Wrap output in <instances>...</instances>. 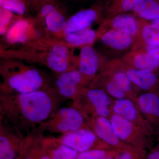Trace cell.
<instances>
[{
    "mask_svg": "<svg viewBox=\"0 0 159 159\" xmlns=\"http://www.w3.org/2000/svg\"><path fill=\"white\" fill-rule=\"evenodd\" d=\"M33 0H0V7L25 17L33 9Z\"/></svg>",
    "mask_w": 159,
    "mask_h": 159,
    "instance_id": "4316f807",
    "label": "cell"
},
{
    "mask_svg": "<svg viewBox=\"0 0 159 159\" xmlns=\"http://www.w3.org/2000/svg\"><path fill=\"white\" fill-rule=\"evenodd\" d=\"M148 159H159V151H154L148 154Z\"/></svg>",
    "mask_w": 159,
    "mask_h": 159,
    "instance_id": "1f68e13d",
    "label": "cell"
},
{
    "mask_svg": "<svg viewBox=\"0 0 159 159\" xmlns=\"http://www.w3.org/2000/svg\"><path fill=\"white\" fill-rule=\"evenodd\" d=\"M110 120L115 134L121 141L131 142L142 135L141 129L123 117L114 114Z\"/></svg>",
    "mask_w": 159,
    "mask_h": 159,
    "instance_id": "ffe728a7",
    "label": "cell"
},
{
    "mask_svg": "<svg viewBox=\"0 0 159 159\" xmlns=\"http://www.w3.org/2000/svg\"><path fill=\"white\" fill-rule=\"evenodd\" d=\"M90 84L77 69L55 74L53 79V87L60 96L63 99L72 100Z\"/></svg>",
    "mask_w": 159,
    "mask_h": 159,
    "instance_id": "ba28073f",
    "label": "cell"
},
{
    "mask_svg": "<svg viewBox=\"0 0 159 159\" xmlns=\"http://www.w3.org/2000/svg\"><path fill=\"white\" fill-rule=\"evenodd\" d=\"M151 23L159 28V17L156 19L152 20L151 22Z\"/></svg>",
    "mask_w": 159,
    "mask_h": 159,
    "instance_id": "836d02e7",
    "label": "cell"
},
{
    "mask_svg": "<svg viewBox=\"0 0 159 159\" xmlns=\"http://www.w3.org/2000/svg\"><path fill=\"white\" fill-rule=\"evenodd\" d=\"M44 134L36 128L25 136L20 152L22 159H39L44 146Z\"/></svg>",
    "mask_w": 159,
    "mask_h": 159,
    "instance_id": "d6986e66",
    "label": "cell"
},
{
    "mask_svg": "<svg viewBox=\"0 0 159 159\" xmlns=\"http://www.w3.org/2000/svg\"><path fill=\"white\" fill-rule=\"evenodd\" d=\"M55 1V0H33V10L37 11L45 4Z\"/></svg>",
    "mask_w": 159,
    "mask_h": 159,
    "instance_id": "4dcf8cb0",
    "label": "cell"
},
{
    "mask_svg": "<svg viewBox=\"0 0 159 159\" xmlns=\"http://www.w3.org/2000/svg\"><path fill=\"white\" fill-rule=\"evenodd\" d=\"M87 124L97 137L112 146H119L121 140L117 137L112 127L110 120L107 117L93 116L86 119Z\"/></svg>",
    "mask_w": 159,
    "mask_h": 159,
    "instance_id": "e0dca14e",
    "label": "cell"
},
{
    "mask_svg": "<svg viewBox=\"0 0 159 159\" xmlns=\"http://www.w3.org/2000/svg\"><path fill=\"white\" fill-rule=\"evenodd\" d=\"M46 36L35 18L20 17L13 24L2 37L3 47L18 45ZM4 46V45H3Z\"/></svg>",
    "mask_w": 159,
    "mask_h": 159,
    "instance_id": "52a82bcc",
    "label": "cell"
},
{
    "mask_svg": "<svg viewBox=\"0 0 159 159\" xmlns=\"http://www.w3.org/2000/svg\"><path fill=\"white\" fill-rule=\"evenodd\" d=\"M121 60L125 65L138 70L154 72L159 67V59L142 49H132Z\"/></svg>",
    "mask_w": 159,
    "mask_h": 159,
    "instance_id": "2e32d148",
    "label": "cell"
},
{
    "mask_svg": "<svg viewBox=\"0 0 159 159\" xmlns=\"http://www.w3.org/2000/svg\"><path fill=\"white\" fill-rule=\"evenodd\" d=\"M106 159H112V158H108V157H107V158H106Z\"/></svg>",
    "mask_w": 159,
    "mask_h": 159,
    "instance_id": "d590c367",
    "label": "cell"
},
{
    "mask_svg": "<svg viewBox=\"0 0 159 159\" xmlns=\"http://www.w3.org/2000/svg\"><path fill=\"white\" fill-rule=\"evenodd\" d=\"M34 18L46 36L57 39L63 35L69 18L65 9L57 0L42 6Z\"/></svg>",
    "mask_w": 159,
    "mask_h": 159,
    "instance_id": "8992f818",
    "label": "cell"
},
{
    "mask_svg": "<svg viewBox=\"0 0 159 159\" xmlns=\"http://www.w3.org/2000/svg\"><path fill=\"white\" fill-rule=\"evenodd\" d=\"M15 159H22V158L20 156V157H18L17 158H16Z\"/></svg>",
    "mask_w": 159,
    "mask_h": 159,
    "instance_id": "e575fe53",
    "label": "cell"
},
{
    "mask_svg": "<svg viewBox=\"0 0 159 159\" xmlns=\"http://www.w3.org/2000/svg\"><path fill=\"white\" fill-rule=\"evenodd\" d=\"M97 37V31L89 28L70 33L65 34L59 39L71 48H81L86 46H92Z\"/></svg>",
    "mask_w": 159,
    "mask_h": 159,
    "instance_id": "603a6c76",
    "label": "cell"
},
{
    "mask_svg": "<svg viewBox=\"0 0 159 159\" xmlns=\"http://www.w3.org/2000/svg\"><path fill=\"white\" fill-rule=\"evenodd\" d=\"M124 30L135 38L139 30L138 18L134 15L121 14L104 19L97 30V37L111 29Z\"/></svg>",
    "mask_w": 159,
    "mask_h": 159,
    "instance_id": "5bb4252c",
    "label": "cell"
},
{
    "mask_svg": "<svg viewBox=\"0 0 159 159\" xmlns=\"http://www.w3.org/2000/svg\"><path fill=\"white\" fill-rule=\"evenodd\" d=\"M25 136L0 120V159H15L20 156Z\"/></svg>",
    "mask_w": 159,
    "mask_h": 159,
    "instance_id": "30bf717a",
    "label": "cell"
},
{
    "mask_svg": "<svg viewBox=\"0 0 159 159\" xmlns=\"http://www.w3.org/2000/svg\"><path fill=\"white\" fill-rule=\"evenodd\" d=\"M134 15L146 20L159 17V0H142L132 10Z\"/></svg>",
    "mask_w": 159,
    "mask_h": 159,
    "instance_id": "484cf974",
    "label": "cell"
},
{
    "mask_svg": "<svg viewBox=\"0 0 159 159\" xmlns=\"http://www.w3.org/2000/svg\"><path fill=\"white\" fill-rule=\"evenodd\" d=\"M61 40L48 36L10 48L0 47V57L43 66L55 74L77 69L78 55Z\"/></svg>",
    "mask_w": 159,
    "mask_h": 159,
    "instance_id": "7a4b0ae2",
    "label": "cell"
},
{
    "mask_svg": "<svg viewBox=\"0 0 159 159\" xmlns=\"http://www.w3.org/2000/svg\"><path fill=\"white\" fill-rule=\"evenodd\" d=\"M141 1L142 0H106L103 9L104 19L132 11Z\"/></svg>",
    "mask_w": 159,
    "mask_h": 159,
    "instance_id": "d4e9b609",
    "label": "cell"
},
{
    "mask_svg": "<svg viewBox=\"0 0 159 159\" xmlns=\"http://www.w3.org/2000/svg\"><path fill=\"white\" fill-rule=\"evenodd\" d=\"M0 76V93H25L53 86V79L45 72L16 58H1Z\"/></svg>",
    "mask_w": 159,
    "mask_h": 159,
    "instance_id": "3957f363",
    "label": "cell"
},
{
    "mask_svg": "<svg viewBox=\"0 0 159 159\" xmlns=\"http://www.w3.org/2000/svg\"><path fill=\"white\" fill-rule=\"evenodd\" d=\"M73 101L72 106L81 111L86 119L93 116L107 118L110 114L111 100L107 93L102 89L84 88Z\"/></svg>",
    "mask_w": 159,
    "mask_h": 159,
    "instance_id": "5b68a950",
    "label": "cell"
},
{
    "mask_svg": "<svg viewBox=\"0 0 159 159\" xmlns=\"http://www.w3.org/2000/svg\"><path fill=\"white\" fill-rule=\"evenodd\" d=\"M119 159H133V157L130 153L124 152L119 156Z\"/></svg>",
    "mask_w": 159,
    "mask_h": 159,
    "instance_id": "d6a6232c",
    "label": "cell"
},
{
    "mask_svg": "<svg viewBox=\"0 0 159 159\" xmlns=\"http://www.w3.org/2000/svg\"><path fill=\"white\" fill-rule=\"evenodd\" d=\"M88 126L82 112L72 106L57 108L37 128L44 133L48 132L61 135Z\"/></svg>",
    "mask_w": 159,
    "mask_h": 159,
    "instance_id": "277c9868",
    "label": "cell"
},
{
    "mask_svg": "<svg viewBox=\"0 0 159 159\" xmlns=\"http://www.w3.org/2000/svg\"><path fill=\"white\" fill-rule=\"evenodd\" d=\"M57 141L79 153L94 149H101V142L89 126L55 137Z\"/></svg>",
    "mask_w": 159,
    "mask_h": 159,
    "instance_id": "9c48e42d",
    "label": "cell"
},
{
    "mask_svg": "<svg viewBox=\"0 0 159 159\" xmlns=\"http://www.w3.org/2000/svg\"><path fill=\"white\" fill-rule=\"evenodd\" d=\"M133 49H142L154 57L159 59V46H144Z\"/></svg>",
    "mask_w": 159,
    "mask_h": 159,
    "instance_id": "f546056e",
    "label": "cell"
},
{
    "mask_svg": "<svg viewBox=\"0 0 159 159\" xmlns=\"http://www.w3.org/2000/svg\"><path fill=\"white\" fill-rule=\"evenodd\" d=\"M107 153L102 149H94L79 153L77 159H106Z\"/></svg>",
    "mask_w": 159,
    "mask_h": 159,
    "instance_id": "f1b7e54d",
    "label": "cell"
},
{
    "mask_svg": "<svg viewBox=\"0 0 159 159\" xmlns=\"http://www.w3.org/2000/svg\"><path fill=\"white\" fill-rule=\"evenodd\" d=\"M114 114L123 117L141 129L146 134L152 132V129L147 122L144 121L139 107L135 103L128 98L116 99L112 105Z\"/></svg>",
    "mask_w": 159,
    "mask_h": 159,
    "instance_id": "4fadbf2b",
    "label": "cell"
},
{
    "mask_svg": "<svg viewBox=\"0 0 159 159\" xmlns=\"http://www.w3.org/2000/svg\"><path fill=\"white\" fill-rule=\"evenodd\" d=\"M129 80L140 89L151 91L159 87V79L154 72L138 70L125 65L121 60H115Z\"/></svg>",
    "mask_w": 159,
    "mask_h": 159,
    "instance_id": "9a60e30c",
    "label": "cell"
},
{
    "mask_svg": "<svg viewBox=\"0 0 159 159\" xmlns=\"http://www.w3.org/2000/svg\"><path fill=\"white\" fill-rule=\"evenodd\" d=\"M102 43L117 51H124L133 46L135 38L124 30L111 29L98 36Z\"/></svg>",
    "mask_w": 159,
    "mask_h": 159,
    "instance_id": "ac0fdd59",
    "label": "cell"
},
{
    "mask_svg": "<svg viewBox=\"0 0 159 159\" xmlns=\"http://www.w3.org/2000/svg\"><path fill=\"white\" fill-rule=\"evenodd\" d=\"M63 99L53 86L25 93H0V120L26 135L59 108Z\"/></svg>",
    "mask_w": 159,
    "mask_h": 159,
    "instance_id": "6da1fadb",
    "label": "cell"
},
{
    "mask_svg": "<svg viewBox=\"0 0 159 159\" xmlns=\"http://www.w3.org/2000/svg\"><path fill=\"white\" fill-rule=\"evenodd\" d=\"M103 63V60L93 46L80 48L77 70L91 83L101 70Z\"/></svg>",
    "mask_w": 159,
    "mask_h": 159,
    "instance_id": "7c38bea8",
    "label": "cell"
},
{
    "mask_svg": "<svg viewBox=\"0 0 159 159\" xmlns=\"http://www.w3.org/2000/svg\"><path fill=\"white\" fill-rule=\"evenodd\" d=\"M137 105L141 112L150 119L153 125H159V96L154 92H147L138 98Z\"/></svg>",
    "mask_w": 159,
    "mask_h": 159,
    "instance_id": "7402d4cb",
    "label": "cell"
},
{
    "mask_svg": "<svg viewBox=\"0 0 159 159\" xmlns=\"http://www.w3.org/2000/svg\"><path fill=\"white\" fill-rule=\"evenodd\" d=\"M105 2H98L89 8L80 10L69 17L63 35L90 28L95 22L103 17Z\"/></svg>",
    "mask_w": 159,
    "mask_h": 159,
    "instance_id": "8fae6325",
    "label": "cell"
},
{
    "mask_svg": "<svg viewBox=\"0 0 159 159\" xmlns=\"http://www.w3.org/2000/svg\"><path fill=\"white\" fill-rule=\"evenodd\" d=\"M44 144L51 159H77L79 152L57 141L55 137H46Z\"/></svg>",
    "mask_w": 159,
    "mask_h": 159,
    "instance_id": "cb8c5ba5",
    "label": "cell"
},
{
    "mask_svg": "<svg viewBox=\"0 0 159 159\" xmlns=\"http://www.w3.org/2000/svg\"><path fill=\"white\" fill-rule=\"evenodd\" d=\"M19 16L14 14L13 12L0 7V34L4 36L10 27L20 17Z\"/></svg>",
    "mask_w": 159,
    "mask_h": 159,
    "instance_id": "83f0119b",
    "label": "cell"
},
{
    "mask_svg": "<svg viewBox=\"0 0 159 159\" xmlns=\"http://www.w3.org/2000/svg\"><path fill=\"white\" fill-rule=\"evenodd\" d=\"M139 30L132 48L144 46H159V28L138 18Z\"/></svg>",
    "mask_w": 159,
    "mask_h": 159,
    "instance_id": "44dd1931",
    "label": "cell"
},
{
    "mask_svg": "<svg viewBox=\"0 0 159 159\" xmlns=\"http://www.w3.org/2000/svg\"></svg>",
    "mask_w": 159,
    "mask_h": 159,
    "instance_id": "8d00e7d4",
    "label": "cell"
}]
</instances>
